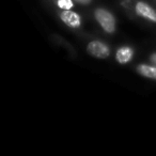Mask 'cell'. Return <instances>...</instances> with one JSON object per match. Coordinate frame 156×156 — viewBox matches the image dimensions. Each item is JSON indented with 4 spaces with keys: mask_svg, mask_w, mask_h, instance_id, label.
Listing matches in <instances>:
<instances>
[{
    "mask_svg": "<svg viewBox=\"0 0 156 156\" xmlns=\"http://www.w3.org/2000/svg\"><path fill=\"white\" fill-rule=\"evenodd\" d=\"M100 26L107 33H113L115 30V18L109 11L105 9H98L94 13Z\"/></svg>",
    "mask_w": 156,
    "mask_h": 156,
    "instance_id": "obj_1",
    "label": "cell"
},
{
    "mask_svg": "<svg viewBox=\"0 0 156 156\" xmlns=\"http://www.w3.org/2000/svg\"><path fill=\"white\" fill-rule=\"evenodd\" d=\"M87 50L91 56L95 57V58L105 59L109 57L110 55V49L105 43L101 41H92L88 44Z\"/></svg>",
    "mask_w": 156,
    "mask_h": 156,
    "instance_id": "obj_2",
    "label": "cell"
},
{
    "mask_svg": "<svg viewBox=\"0 0 156 156\" xmlns=\"http://www.w3.org/2000/svg\"><path fill=\"white\" fill-rule=\"evenodd\" d=\"M60 17L62 22L69 28H78L81 25L80 16L78 15L76 12L71 11V10H64L61 12Z\"/></svg>",
    "mask_w": 156,
    "mask_h": 156,
    "instance_id": "obj_3",
    "label": "cell"
},
{
    "mask_svg": "<svg viewBox=\"0 0 156 156\" xmlns=\"http://www.w3.org/2000/svg\"><path fill=\"white\" fill-rule=\"evenodd\" d=\"M135 9H136V13L139 16L150 20V22L156 23V12L149 5L142 2V1H139V2H137Z\"/></svg>",
    "mask_w": 156,
    "mask_h": 156,
    "instance_id": "obj_4",
    "label": "cell"
},
{
    "mask_svg": "<svg viewBox=\"0 0 156 156\" xmlns=\"http://www.w3.org/2000/svg\"><path fill=\"white\" fill-rule=\"evenodd\" d=\"M133 56H134V51H133L132 48L128 47V46H122L117 50L115 59L121 64H125V63L129 62L132 60Z\"/></svg>",
    "mask_w": 156,
    "mask_h": 156,
    "instance_id": "obj_5",
    "label": "cell"
},
{
    "mask_svg": "<svg viewBox=\"0 0 156 156\" xmlns=\"http://www.w3.org/2000/svg\"><path fill=\"white\" fill-rule=\"evenodd\" d=\"M137 72L144 77L156 79V65L140 64L137 67Z\"/></svg>",
    "mask_w": 156,
    "mask_h": 156,
    "instance_id": "obj_6",
    "label": "cell"
},
{
    "mask_svg": "<svg viewBox=\"0 0 156 156\" xmlns=\"http://www.w3.org/2000/svg\"><path fill=\"white\" fill-rule=\"evenodd\" d=\"M74 3L72 0H58V7L62 10H71Z\"/></svg>",
    "mask_w": 156,
    "mask_h": 156,
    "instance_id": "obj_7",
    "label": "cell"
},
{
    "mask_svg": "<svg viewBox=\"0 0 156 156\" xmlns=\"http://www.w3.org/2000/svg\"><path fill=\"white\" fill-rule=\"evenodd\" d=\"M76 2L80 3V5H89L92 0H75Z\"/></svg>",
    "mask_w": 156,
    "mask_h": 156,
    "instance_id": "obj_8",
    "label": "cell"
},
{
    "mask_svg": "<svg viewBox=\"0 0 156 156\" xmlns=\"http://www.w3.org/2000/svg\"><path fill=\"white\" fill-rule=\"evenodd\" d=\"M150 61H151V62L153 63V65H156V52H155V54H153L151 57H150Z\"/></svg>",
    "mask_w": 156,
    "mask_h": 156,
    "instance_id": "obj_9",
    "label": "cell"
}]
</instances>
